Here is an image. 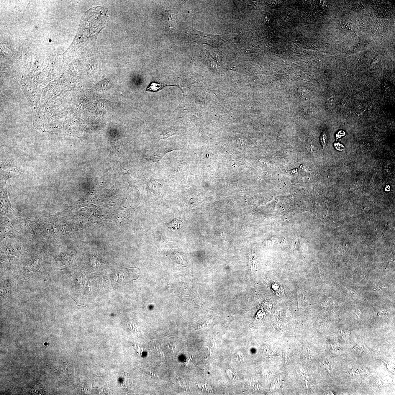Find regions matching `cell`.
Wrapping results in <instances>:
<instances>
[{"mask_svg":"<svg viewBox=\"0 0 395 395\" xmlns=\"http://www.w3.org/2000/svg\"><path fill=\"white\" fill-rule=\"evenodd\" d=\"M169 86L178 87L179 89H181V91H182V93H183V91L182 90H181V88H180L179 86H178V85L164 84L159 83L153 82H151L150 84L147 86V88L146 89V91H151V92H157V91H159L160 90L162 89L163 88Z\"/></svg>","mask_w":395,"mask_h":395,"instance_id":"cell-1","label":"cell"},{"mask_svg":"<svg viewBox=\"0 0 395 395\" xmlns=\"http://www.w3.org/2000/svg\"><path fill=\"white\" fill-rule=\"evenodd\" d=\"M165 224L171 229L179 230L181 228V221L179 220L176 218H174L171 222L169 223Z\"/></svg>","mask_w":395,"mask_h":395,"instance_id":"cell-2","label":"cell"},{"mask_svg":"<svg viewBox=\"0 0 395 395\" xmlns=\"http://www.w3.org/2000/svg\"><path fill=\"white\" fill-rule=\"evenodd\" d=\"M177 134L175 130L173 129H167L161 132L160 136L161 140H166L168 137L172 135H176Z\"/></svg>","mask_w":395,"mask_h":395,"instance_id":"cell-3","label":"cell"},{"mask_svg":"<svg viewBox=\"0 0 395 395\" xmlns=\"http://www.w3.org/2000/svg\"><path fill=\"white\" fill-rule=\"evenodd\" d=\"M328 140V138L327 133L326 132H323L320 137V142L323 148L325 147L327 145Z\"/></svg>","mask_w":395,"mask_h":395,"instance_id":"cell-4","label":"cell"},{"mask_svg":"<svg viewBox=\"0 0 395 395\" xmlns=\"http://www.w3.org/2000/svg\"><path fill=\"white\" fill-rule=\"evenodd\" d=\"M156 349L157 350H158V351L159 352V353L160 354L162 358H165V356L164 353H163V352L161 350V349H160V348H158V347H157Z\"/></svg>","mask_w":395,"mask_h":395,"instance_id":"cell-5","label":"cell"},{"mask_svg":"<svg viewBox=\"0 0 395 395\" xmlns=\"http://www.w3.org/2000/svg\"><path fill=\"white\" fill-rule=\"evenodd\" d=\"M168 347L169 348H170V349H171V350H172V351H173V349L176 348V346H175L174 344H173V343H171L169 345H168Z\"/></svg>","mask_w":395,"mask_h":395,"instance_id":"cell-6","label":"cell"}]
</instances>
